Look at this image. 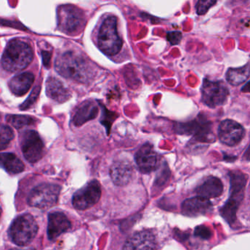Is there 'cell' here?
<instances>
[{"label": "cell", "instance_id": "6da1fadb", "mask_svg": "<svg viewBox=\"0 0 250 250\" xmlns=\"http://www.w3.org/2000/svg\"><path fill=\"white\" fill-rule=\"evenodd\" d=\"M55 69L60 76L82 83L88 82L93 76V72L86 60L72 51L57 57Z\"/></svg>", "mask_w": 250, "mask_h": 250}, {"label": "cell", "instance_id": "7a4b0ae2", "mask_svg": "<svg viewBox=\"0 0 250 250\" xmlns=\"http://www.w3.org/2000/svg\"><path fill=\"white\" fill-rule=\"evenodd\" d=\"M32 47L24 41L13 40L7 44L1 57V65L4 70L11 73L21 71L33 60Z\"/></svg>", "mask_w": 250, "mask_h": 250}, {"label": "cell", "instance_id": "3957f363", "mask_svg": "<svg viewBox=\"0 0 250 250\" xmlns=\"http://www.w3.org/2000/svg\"><path fill=\"white\" fill-rule=\"evenodd\" d=\"M38 226L31 214H24L15 219L8 230L10 239L15 245L26 246L33 241Z\"/></svg>", "mask_w": 250, "mask_h": 250}, {"label": "cell", "instance_id": "277c9868", "mask_svg": "<svg viewBox=\"0 0 250 250\" xmlns=\"http://www.w3.org/2000/svg\"><path fill=\"white\" fill-rule=\"evenodd\" d=\"M100 49L106 55H116L123 47V41L117 29L115 16L106 18L103 22L98 38Z\"/></svg>", "mask_w": 250, "mask_h": 250}, {"label": "cell", "instance_id": "5b68a950", "mask_svg": "<svg viewBox=\"0 0 250 250\" xmlns=\"http://www.w3.org/2000/svg\"><path fill=\"white\" fill-rule=\"evenodd\" d=\"M175 129L179 135H192L198 143L212 144L216 141L212 123L204 117H198L188 123H179L175 126Z\"/></svg>", "mask_w": 250, "mask_h": 250}, {"label": "cell", "instance_id": "8992f818", "mask_svg": "<svg viewBox=\"0 0 250 250\" xmlns=\"http://www.w3.org/2000/svg\"><path fill=\"white\" fill-rule=\"evenodd\" d=\"M61 188L53 184H42L35 187L29 192L27 198L30 207L47 209L57 204Z\"/></svg>", "mask_w": 250, "mask_h": 250}, {"label": "cell", "instance_id": "52a82bcc", "mask_svg": "<svg viewBox=\"0 0 250 250\" xmlns=\"http://www.w3.org/2000/svg\"><path fill=\"white\" fill-rule=\"evenodd\" d=\"M230 92L229 87L222 81L208 80L205 79L201 87V101L207 106L217 108L227 102Z\"/></svg>", "mask_w": 250, "mask_h": 250}, {"label": "cell", "instance_id": "ba28073f", "mask_svg": "<svg viewBox=\"0 0 250 250\" xmlns=\"http://www.w3.org/2000/svg\"><path fill=\"white\" fill-rule=\"evenodd\" d=\"M58 23L62 32L70 35L79 33L84 27V13L76 6H62L58 10Z\"/></svg>", "mask_w": 250, "mask_h": 250}, {"label": "cell", "instance_id": "9c48e42d", "mask_svg": "<svg viewBox=\"0 0 250 250\" xmlns=\"http://www.w3.org/2000/svg\"><path fill=\"white\" fill-rule=\"evenodd\" d=\"M21 146L23 157L29 163H37L43 156V142L36 131L23 132L21 137Z\"/></svg>", "mask_w": 250, "mask_h": 250}, {"label": "cell", "instance_id": "30bf717a", "mask_svg": "<svg viewBox=\"0 0 250 250\" xmlns=\"http://www.w3.org/2000/svg\"><path fill=\"white\" fill-rule=\"evenodd\" d=\"M101 197V185L98 181L93 180L74 194L73 205L76 209L86 210L95 205Z\"/></svg>", "mask_w": 250, "mask_h": 250}, {"label": "cell", "instance_id": "8fae6325", "mask_svg": "<svg viewBox=\"0 0 250 250\" xmlns=\"http://www.w3.org/2000/svg\"><path fill=\"white\" fill-rule=\"evenodd\" d=\"M243 126L237 122L226 120L219 125L218 137L223 144L229 146H234L239 144L245 136Z\"/></svg>", "mask_w": 250, "mask_h": 250}, {"label": "cell", "instance_id": "7c38bea8", "mask_svg": "<svg viewBox=\"0 0 250 250\" xmlns=\"http://www.w3.org/2000/svg\"><path fill=\"white\" fill-rule=\"evenodd\" d=\"M135 161L141 173H150L159 166V157L149 144H146L137 151Z\"/></svg>", "mask_w": 250, "mask_h": 250}, {"label": "cell", "instance_id": "4fadbf2b", "mask_svg": "<svg viewBox=\"0 0 250 250\" xmlns=\"http://www.w3.org/2000/svg\"><path fill=\"white\" fill-rule=\"evenodd\" d=\"M212 209L209 199L201 196L185 200L182 205V214L188 217H197L208 214Z\"/></svg>", "mask_w": 250, "mask_h": 250}, {"label": "cell", "instance_id": "5bb4252c", "mask_svg": "<svg viewBox=\"0 0 250 250\" xmlns=\"http://www.w3.org/2000/svg\"><path fill=\"white\" fill-rule=\"evenodd\" d=\"M70 227L71 223L62 212L55 211L48 214L47 233L49 240L57 239L60 235L68 230Z\"/></svg>", "mask_w": 250, "mask_h": 250}, {"label": "cell", "instance_id": "9a60e30c", "mask_svg": "<svg viewBox=\"0 0 250 250\" xmlns=\"http://www.w3.org/2000/svg\"><path fill=\"white\" fill-rule=\"evenodd\" d=\"M155 238L148 230L137 232L125 244L123 250H154Z\"/></svg>", "mask_w": 250, "mask_h": 250}, {"label": "cell", "instance_id": "2e32d148", "mask_svg": "<svg viewBox=\"0 0 250 250\" xmlns=\"http://www.w3.org/2000/svg\"><path fill=\"white\" fill-rule=\"evenodd\" d=\"M229 176L230 178V196L229 199L241 204L245 197L248 176L239 170L229 172Z\"/></svg>", "mask_w": 250, "mask_h": 250}, {"label": "cell", "instance_id": "e0dca14e", "mask_svg": "<svg viewBox=\"0 0 250 250\" xmlns=\"http://www.w3.org/2000/svg\"><path fill=\"white\" fill-rule=\"evenodd\" d=\"M132 166L126 160H119L113 163L110 169V175L114 183L117 186H125L130 182Z\"/></svg>", "mask_w": 250, "mask_h": 250}, {"label": "cell", "instance_id": "ac0fdd59", "mask_svg": "<svg viewBox=\"0 0 250 250\" xmlns=\"http://www.w3.org/2000/svg\"><path fill=\"white\" fill-rule=\"evenodd\" d=\"M99 112V108L96 103L86 101L79 105L73 117V123L75 126H81L87 122L96 118Z\"/></svg>", "mask_w": 250, "mask_h": 250}, {"label": "cell", "instance_id": "d6986e66", "mask_svg": "<svg viewBox=\"0 0 250 250\" xmlns=\"http://www.w3.org/2000/svg\"><path fill=\"white\" fill-rule=\"evenodd\" d=\"M223 182L219 178L210 176L196 188L195 192L198 196L210 199L220 197L223 194Z\"/></svg>", "mask_w": 250, "mask_h": 250}, {"label": "cell", "instance_id": "ffe728a7", "mask_svg": "<svg viewBox=\"0 0 250 250\" xmlns=\"http://www.w3.org/2000/svg\"><path fill=\"white\" fill-rule=\"evenodd\" d=\"M46 94L53 101L60 104L66 102L71 97V93L62 82L54 77L48 78L47 80Z\"/></svg>", "mask_w": 250, "mask_h": 250}, {"label": "cell", "instance_id": "44dd1931", "mask_svg": "<svg viewBox=\"0 0 250 250\" xmlns=\"http://www.w3.org/2000/svg\"><path fill=\"white\" fill-rule=\"evenodd\" d=\"M35 76L31 73H23L14 76L9 82V88L12 93L22 96L27 93L33 84Z\"/></svg>", "mask_w": 250, "mask_h": 250}, {"label": "cell", "instance_id": "7402d4cb", "mask_svg": "<svg viewBox=\"0 0 250 250\" xmlns=\"http://www.w3.org/2000/svg\"><path fill=\"white\" fill-rule=\"evenodd\" d=\"M0 166L7 173L17 174L24 170V164L13 153L0 154Z\"/></svg>", "mask_w": 250, "mask_h": 250}, {"label": "cell", "instance_id": "603a6c76", "mask_svg": "<svg viewBox=\"0 0 250 250\" xmlns=\"http://www.w3.org/2000/svg\"><path fill=\"white\" fill-rule=\"evenodd\" d=\"M250 76L249 64L238 68H229L226 73L228 82L232 86H237L245 83Z\"/></svg>", "mask_w": 250, "mask_h": 250}, {"label": "cell", "instance_id": "cb8c5ba5", "mask_svg": "<svg viewBox=\"0 0 250 250\" xmlns=\"http://www.w3.org/2000/svg\"><path fill=\"white\" fill-rule=\"evenodd\" d=\"M239 206L240 204L239 203L228 200L224 206L220 208V214L230 226L236 222V213L239 209Z\"/></svg>", "mask_w": 250, "mask_h": 250}, {"label": "cell", "instance_id": "d4e9b609", "mask_svg": "<svg viewBox=\"0 0 250 250\" xmlns=\"http://www.w3.org/2000/svg\"><path fill=\"white\" fill-rule=\"evenodd\" d=\"M7 123L14 126L16 129H21L25 126H29L34 124L35 119L29 116L24 115H8L7 116Z\"/></svg>", "mask_w": 250, "mask_h": 250}, {"label": "cell", "instance_id": "484cf974", "mask_svg": "<svg viewBox=\"0 0 250 250\" xmlns=\"http://www.w3.org/2000/svg\"><path fill=\"white\" fill-rule=\"evenodd\" d=\"M99 105L101 106V111H102L101 123V124L105 126V129H106L107 134L108 135L110 133V131H111L113 123L115 121L116 119L118 117V114L117 113L112 112V111L107 109L106 107L103 105L101 103H99Z\"/></svg>", "mask_w": 250, "mask_h": 250}, {"label": "cell", "instance_id": "4316f807", "mask_svg": "<svg viewBox=\"0 0 250 250\" xmlns=\"http://www.w3.org/2000/svg\"><path fill=\"white\" fill-rule=\"evenodd\" d=\"M14 138V132L9 126L0 125V150L8 146L12 140Z\"/></svg>", "mask_w": 250, "mask_h": 250}, {"label": "cell", "instance_id": "83f0119b", "mask_svg": "<svg viewBox=\"0 0 250 250\" xmlns=\"http://www.w3.org/2000/svg\"><path fill=\"white\" fill-rule=\"evenodd\" d=\"M217 3V0H198L196 11L198 15H204Z\"/></svg>", "mask_w": 250, "mask_h": 250}, {"label": "cell", "instance_id": "f1b7e54d", "mask_svg": "<svg viewBox=\"0 0 250 250\" xmlns=\"http://www.w3.org/2000/svg\"><path fill=\"white\" fill-rule=\"evenodd\" d=\"M40 92H41V87L39 86H36L30 94V96L28 99L21 105V110H26L29 108V107L33 105L34 103L36 101L37 98H38Z\"/></svg>", "mask_w": 250, "mask_h": 250}, {"label": "cell", "instance_id": "f546056e", "mask_svg": "<svg viewBox=\"0 0 250 250\" xmlns=\"http://www.w3.org/2000/svg\"><path fill=\"white\" fill-rule=\"evenodd\" d=\"M194 234L197 237L207 240V239H209L211 236H212V232L207 226H200L195 228Z\"/></svg>", "mask_w": 250, "mask_h": 250}, {"label": "cell", "instance_id": "4dcf8cb0", "mask_svg": "<svg viewBox=\"0 0 250 250\" xmlns=\"http://www.w3.org/2000/svg\"><path fill=\"white\" fill-rule=\"evenodd\" d=\"M182 35L180 32H170L167 35V39L172 45H177L182 40Z\"/></svg>", "mask_w": 250, "mask_h": 250}, {"label": "cell", "instance_id": "1f68e13d", "mask_svg": "<svg viewBox=\"0 0 250 250\" xmlns=\"http://www.w3.org/2000/svg\"><path fill=\"white\" fill-rule=\"evenodd\" d=\"M42 60H43L44 65L46 67L50 66V61H51V55L48 51H42Z\"/></svg>", "mask_w": 250, "mask_h": 250}, {"label": "cell", "instance_id": "d6a6232c", "mask_svg": "<svg viewBox=\"0 0 250 250\" xmlns=\"http://www.w3.org/2000/svg\"><path fill=\"white\" fill-rule=\"evenodd\" d=\"M242 159H243V160H245V161H250V144L249 146L248 147L246 151H245Z\"/></svg>", "mask_w": 250, "mask_h": 250}, {"label": "cell", "instance_id": "836d02e7", "mask_svg": "<svg viewBox=\"0 0 250 250\" xmlns=\"http://www.w3.org/2000/svg\"><path fill=\"white\" fill-rule=\"evenodd\" d=\"M242 92L245 93H250V81L242 88Z\"/></svg>", "mask_w": 250, "mask_h": 250}, {"label": "cell", "instance_id": "e575fe53", "mask_svg": "<svg viewBox=\"0 0 250 250\" xmlns=\"http://www.w3.org/2000/svg\"><path fill=\"white\" fill-rule=\"evenodd\" d=\"M236 157H230L229 155H224V160H226L228 162H234L236 160Z\"/></svg>", "mask_w": 250, "mask_h": 250}, {"label": "cell", "instance_id": "d590c367", "mask_svg": "<svg viewBox=\"0 0 250 250\" xmlns=\"http://www.w3.org/2000/svg\"><path fill=\"white\" fill-rule=\"evenodd\" d=\"M10 250H35L34 248H25V249H18V248H13V249H11Z\"/></svg>", "mask_w": 250, "mask_h": 250}, {"label": "cell", "instance_id": "8d00e7d4", "mask_svg": "<svg viewBox=\"0 0 250 250\" xmlns=\"http://www.w3.org/2000/svg\"><path fill=\"white\" fill-rule=\"evenodd\" d=\"M0 214H1V213H0Z\"/></svg>", "mask_w": 250, "mask_h": 250}]
</instances>
